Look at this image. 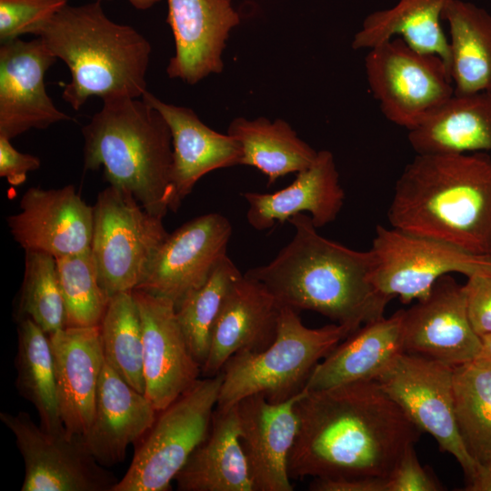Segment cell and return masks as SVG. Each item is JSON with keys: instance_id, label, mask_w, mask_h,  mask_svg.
I'll return each mask as SVG.
<instances>
[{"instance_id": "cell-21", "label": "cell", "mask_w": 491, "mask_h": 491, "mask_svg": "<svg viewBox=\"0 0 491 491\" xmlns=\"http://www.w3.org/2000/svg\"><path fill=\"white\" fill-rule=\"evenodd\" d=\"M60 416L68 436H85L95 417L105 364L100 326H65L48 336Z\"/></svg>"}, {"instance_id": "cell-41", "label": "cell", "mask_w": 491, "mask_h": 491, "mask_svg": "<svg viewBox=\"0 0 491 491\" xmlns=\"http://www.w3.org/2000/svg\"><path fill=\"white\" fill-rule=\"evenodd\" d=\"M311 491H386V479L380 477H316Z\"/></svg>"}, {"instance_id": "cell-17", "label": "cell", "mask_w": 491, "mask_h": 491, "mask_svg": "<svg viewBox=\"0 0 491 491\" xmlns=\"http://www.w3.org/2000/svg\"><path fill=\"white\" fill-rule=\"evenodd\" d=\"M6 222L25 251L56 258L90 248L94 208L72 185L48 190L31 187L20 200V212L7 216Z\"/></svg>"}, {"instance_id": "cell-29", "label": "cell", "mask_w": 491, "mask_h": 491, "mask_svg": "<svg viewBox=\"0 0 491 491\" xmlns=\"http://www.w3.org/2000/svg\"><path fill=\"white\" fill-rule=\"evenodd\" d=\"M442 19L449 26L454 95L491 92V15L473 3L452 0Z\"/></svg>"}, {"instance_id": "cell-11", "label": "cell", "mask_w": 491, "mask_h": 491, "mask_svg": "<svg viewBox=\"0 0 491 491\" xmlns=\"http://www.w3.org/2000/svg\"><path fill=\"white\" fill-rule=\"evenodd\" d=\"M375 380L422 433L430 434L442 452L456 458L468 481L477 464L456 420L454 366L403 352Z\"/></svg>"}, {"instance_id": "cell-7", "label": "cell", "mask_w": 491, "mask_h": 491, "mask_svg": "<svg viewBox=\"0 0 491 491\" xmlns=\"http://www.w3.org/2000/svg\"><path fill=\"white\" fill-rule=\"evenodd\" d=\"M222 373L200 378L167 407L138 441L130 466L111 491H167L195 448L207 436Z\"/></svg>"}, {"instance_id": "cell-12", "label": "cell", "mask_w": 491, "mask_h": 491, "mask_svg": "<svg viewBox=\"0 0 491 491\" xmlns=\"http://www.w3.org/2000/svg\"><path fill=\"white\" fill-rule=\"evenodd\" d=\"M0 419L14 434L23 457L22 491H111L117 483L91 454L84 436L47 433L24 411L1 412Z\"/></svg>"}, {"instance_id": "cell-25", "label": "cell", "mask_w": 491, "mask_h": 491, "mask_svg": "<svg viewBox=\"0 0 491 491\" xmlns=\"http://www.w3.org/2000/svg\"><path fill=\"white\" fill-rule=\"evenodd\" d=\"M404 309L366 323L341 341L313 370L307 391L375 380L404 351Z\"/></svg>"}, {"instance_id": "cell-32", "label": "cell", "mask_w": 491, "mask_h": 491, "mask_svg": "<svg viewBox=\"0 0 491 491\" xmlns=\"http://www.w3.org/2000/svg\"><path fill=\"white\" fill-rule=\"evenodd\" d=\"M455 415L477 465L491 461V366L477 360L454 366Z\"/></svg>"}, {"instance_id": "cell-37", "label": "cell", "mask_w": 491, "mask_h": 491, "mask_svg": "<svg viewBox=\"0 0 491 491\" xmlns=\"http://www.w3.org/2000/svg\"><path fill=\"white\" fill-rule=\"evenodd\" d=\"M67 0H0V41L32 34L64 7Z\"/></svg>"}, {"instance_id": "cell-33", "label": "cell", "mask_w": 491, "mask_h": 491, "mask_svg": "<svg viewBox=\"0 0 491 491\" xmlns=\"http://www.w3.org/2000/svg\"><path fill=\"white\" fill-rule=\"evenodd\" d=\"M99 326L105 362L128 385L145 394L142 326L133 291L111 296Z\"/></svg>"}, {"instance_id": "cell-2", "label": "cell", "mask_w": 491, "mask_h": 491, "mask_svg": "<svg viewBox=\"0 0 491 491\" xmlns=\"http://www.w3.org/2000/svg\"><path fill=\"white\" fill-rule=\"evenodd\" d=\"M288 222L291 241L268 264L245 275L261 282L282 306L318 313L353 333L384 317L392 297L373 285L371 250L357 251L321 235L311 217Z\"/></svg>"}, {"instance_id": "cell-8", "label": "cell", "mask_w": 491, "mask_h": 491, "mask_svg": "<svg viewBox=\"0 0 491 491\" xmlns=\"http://www.w3.org/2000/svg\"><path fill=\"white\" fill-rule=\"evenodd\" d=\"M94 208L91 251L99 281L110 296L135 290L166 240L163 218L147 212L129 193L102 190Z\"/></svg>"}, {"instance_id": "cell-5", "label": "cell", "mask_w": 491, "mask_h": 491, "mask_svg": "<svg viewBox=\"0 0 491 491\" xmlns=\"http://www.w3.org/2000/svg\"><path fill=\"white\" fill-rule=\"evenodd\" d=\"M82 127L85 170L131 194L150 214L176 211L171 181L173 140L164 116L141 98L105 99Z\"/></svg>"}, {"instance_id": "cell-30", "label": "cell", "mask_w": 491, "mask_h": 491, "mask_svg": "<svg viewBox=\"0 0 491 491\" xmlns=\"http://www.w3.org/2000/svg\"><path fill=\"white\" fill-rule=\"evenodd\" d=\"M227 134L241 145L240 165L258 169L267 177L268 185L282 176L309 167L318 152L280 118L272 122L266 117H236L231 121Z\"/></svg>"}, {"instance_id": "cell-42", "label": "cell", "mask_w": 491, "mask_h": 491, "mask_svg": "<svg viewBox=\"0 0 491 491\" xmlns=\"http://www.w3.org/2000/svg\"><path fill=\"white\" fill-rule=\"evenodd\" d=\"M466 490L491 491V461L477 465L474 476L466 481Z\"/></svg>"}, {"instance_id": "cell-34", "label": "cell", "mask_w": 491, "mask_h": 491, "mask_svg": "<svg viewBox=\"0 0 491 491\" xmlns=\"http://www.w3.org/2000/svg\"><path fill=\"white\" fill-rule=\"evenodd\" d=\"M242 275L226 256L206 282L175 307L185 338L201 367L207 357L213 329L226 295Z\"/></svg>"}, {"instance_id": "cell-35", "label": "cell", "mask_w": 491, "mask_h": 491, "mask_svg": "<svg viewBox=\"0 0 491 491\" xmlns=\"http://www.w3.org/2000/svg\"><path fill=\"white\" fill-rule=\"evenodd\" d=\"M56 265L65 306V326H100L111 296L100 284L91 248L56 257Z\"/></svg>"}, {"instance_id": "cell-26", "label": "cell", "mask_w": 491, "mask_h": 491, "mask_svg": "<svg viewBox=\"0 0 491 491\" xmlns=\"http://www.w3.org/2000/svg\"><path fill=\"white\" fill-rule=\"evenodd\" d=\"M175 481L180 491H255L240 443L236 405L215 408L207 436Z\"/></svg>"}, {"instance_id": "cell-40", "label": "cell", "mask_w": 491, "mask_h": 491, "mask_svg": "<svg viewBox=\"0 0 491 491\" xmlns=\"http://www.w3.org/2000/svg\"><path fill=\"white\" fill-rule=\"evenodd\" d=\"M41 165L38 157L16 150L10 139L0 136V176L5 177L12 185L25 182L27 174Z\"/></svg>"}, {"instance_id": "cell-20", "label": "cell", "mask_w": 491, "mask_h": 491, "mask_svg": "<svg viewBox=\"0 0 491 491\" xmlns=\"http://www.w3.org/2000/svg\"><path fill=\"white\" fill-rule=\"evenodd\" d=\"M282 306L258 280L245 274L235 280L214 326L202 377L221 373L237 353L266 348L276 338Z\"/></svg>"}, {"instance_id": "cell-28", "label": "cell", "mask_w": 491, "mask_h": 491, "mask_svg": "<svg viewBox=\"0 0 491 491\" xmlns=\"http://www.w3.org/2000/svg\"><path fill=\"white\" fill-rule=\"evenodd\" d=\"M452 0H399L363 21L352 41L355 50L371 49L400 35L410 47L438 55L449 70V43L441 26L443 12ZM450 73V71H449Z\"/></svg>"}, {"instance_id": "cell-36", "label": "cell", "mask_w": 491, "mask_h": 491, "mask_svg": "<svg viewBox=\"0 0 491 491\" xmlns=\"http://www.w3.org/2000/svg\"><path fill=\"white\" fill-rule=\"evenodd\" d=\"M32 319L48 336L65 327V306L56 258L25 251V274L18 303V319Z\"/></svg>"}, {"instance_id": "cell-44", "label": "cell", "mask_w": 491, "mask_h": 491, "mask_svg": "<svg viewBox=\"0 0 491 491\" xmlns=\"http://www.w3.org/2000/svg\"><path fill=\"white\" fill-rule=\"evenodd\" d=\"M102 1V0H95ZM161 0H128L129 4L137 10L145 11L155 5L158 4Z\"/></svg>"}, {"instance_id": "cell-1", "label": "cell", "mask_w": 491, "mask_h": 491, "mask_svg": "<svg viewBox=\"0 0 491 491\" xmlns=\"http://www.w3.org/2000/svg\"><path fill=\"white\" fill-rule=\"evenodd\" d=\"M289 476L387 478L422 431L376 380L304 390Z\"/></svg>"}, {"instance_id": "cell-24", "label": "cell", "mask_w": 491, "mask_h": 491, "mask_svg": "<svg viewBox=\"0 0 491 491\" xmlns=\"http://www.w3.org/2000/svg\"><path fill=\"white\" fill-rule=\"evenodd\" d=\"M157 413L145 394L128 385L105 361L95 417L85 442L99 464L114 466L125 459L128 446L152 427Z\"/></svg>"}, {"instance_id": "cell-38", "label": "cell", "mask_w": 491, "mask_h": 491, "mask_svg": "<svg viewBox=\"0 0 491 491\" xmlns=\"http://www.w3.org/2000/svg\"><path fill=\"white\" fill-rule=\"evenodd\" d=\"M443 487L416 456L414 446H409L386 478V491H438Z\"/></svg>"}, {"instance_id": "cell-15", "label": "cell", "mask_w": 491, "mask_h": 491, "mask_svg": "<svg viewBox=\"0 0 491 491\" xmlns=\"http://www.w3.org/2000/svg\"><path fill=\"white\" fill-rule=\"evenodd\" d=\"M143 335L145 396L157 412L167 407L202 377L178 323L175 304L133 290Z\"/></svg>"}, {"instance_id": "cell-39", "label": "cell", "mask_w": 491, "mask_h": 491, "mask_svg": "<svg viewBox=\"0 0 491 491\" xmlns=\"http://www.w3.org/2000/svg\"><path fill=\"white\" fill-rule=\"evenodd\" d=\"M464 287L473 329L480 337L491 335V276H471Z\"/></svg>"}, {"instance_id": "cell-3", "label": "cell", "mask_w": 491, "mask_h": 491, "mask_svg": "<svg viewBox=\"0 0 491 491\" xmlns=\"http://www.w3.org/2000/svg\"><path fill=\"white\" fill-rule=\"evenodd\" d=\"M392 227L491 256V156L416 154L396 180Z\"/></svg>"}, {"instance_id": "cell-22", "label": "cell", "mask_w": 491, "mask_h": 491, "mask_svg": "<svg viewBox=\"0 0 491 491\" xmlns=\"http://www.w3.org/2000/svg\"><path fill=\"white\" fill-rule=\"evenodd\" d=\"M242 196L248 204L247 222L258 231L305 212L316 228L323 227L336 220L345 201L334 155L325 149L285 188L274 193L246 192Z\"/></svg>"}, {"instance_id": "cell-14", "label": "cell", "mask_w": 491, "mask_h": 491, "mask_svg": "<svg viewBox=\"0 0 491 491\" xmlns=\"http://www.w3.org/2000/svg\"><path fill=\"white\" fill-rule=\"evenodd\" d=\"M404 351L452 366L477 359L481 337L469 320L464 285L439 278L430 294L404 309Z\"/></svg>"}, {"instance_id": "cell-10", "label": "cell", "mask_w": 491, "mask_h": 491, "mask_svg": "<svg viewBox=\"0 0 491 491\" xmlns=\"http://www.w3.org/2000/svg\"><path fill=\"white\" fill-rule=\"evenodd\" d=\"M365 68L383 115L408 131L454 95L444 61L436 55L413 49L400 37L369 49Z\"/></svg>"}, {"instance_id": "cell-16", "label": "cell", "mask_w": 491, "mask_h": 491, "mask_svg": "<svg viewBox=\"0 0 491 491\" xmlns=\"http://www.w3.org/2000/svg\"><path fill=\"white\" fill-rule=\"evenodd\" d=\"M57 60L40 37L16 38L0 45V136L45 129L72 118L47 95L45 75Z\"/></svg>"}, {"instance_id": "cell-4", "label": "cell", "mask_w": 491, "mask_h": 491, "mask_svg": "<svg viewBox=\"0 0 491 491\" xmlns=\"http://www.w3.org/2000/svg\"><path fill=\"white\" fill-rule=\"evenodd\" d=\"M32 35L67 65L62 98L79 110L88 98H141L152 47L136 29L111 20L100 1L66 4Z\"/></svg>"}, {"instance_id": "cell-6", "label": "cell", "mask_w": 491, "mask_h": 491, "mask_svg": "<svg viewBox=\"0 0 491 491\" xmlns=\"http://www.w3.org/2000/svg\"><path fill=\"white\" fill-rule=\"evenodd\" d=\"M352 333L336 323L307 327L298 311L283 306L275 340L264 350L237 353L225 364L216 408L228 409L256 394L272 403L289 400L305 390L316 365Z\"/></svg>"}, {"instance_id": "cell-13", "label": "cell", "mask_w": 491, "mask_h": 491, "mask_svg": "<svg viewBox=\"0 0 491 491\" xmlns=\"http://www.w3.org/2000/svg\"><path fill=\"white\" fill-rule=\"evenodd\" d=\"M232 232L230 221L218 213L185 223L169 234L135 289L167 298L176 307L227 256Z\"/></svg>"}, {"instance_id": "cell-23", "label": "cell", "mask_w": 491, "mask_h": 491, "mask_svg": "<svg viewBox=\"0 0 491 491\" xmlns=\"http://www.w3.org/2000/svg\"><path fill=\"white\" fill-rule=\"evenodd\" d=\"M142 99L164 116L171 130V181L177 209L202 176L216 169L240 165L242 147L235 138L213 130L189 107L165 103L149 91Z\"/></svg>"}, {"instance_id": "cell-27", "label": "cell", "mask_w": 491, "mask_h": 491, "mask_svg": "<svg viewBox=\"0 0 491 491\" xmlns=\"http://www.w3.org/2000/svg\"><path fill=\"white\" fill-rule=\"evenodd\" d=\"M416 154H491V92L453 95L408 131Z\"/></svg>"}, {"instance_id": "cell-19", "label": "cell", "mask_w": 491, "mask_h": 491, "mask_svg": "<svg viewBox=\"0 0 491 491\" xmlns=\"http://www.w3.org/2000/svg\"><path fill=\"white\" fill-rule=\"evenodd\" d=\"M167 5L175 45L168 76L195 85L221 73L226 41L241 20L233 0H167Z\"/></svg>"}, {"instance_id": "cell-43", "label": "cell", "mask_w": 491, "mask_h": 491, "mask_svg": "<svg viewBox=\"0 0 491 491\" xmlns=\"http://www.w3.org/2000/svg\"><path fill=\"white\" fill-rule=\"evenodd\" d=\"M481 340L482 348L476 360L491 366V335L482 336Z\"/></svg>"}, {"instance_id": "cell-9", "label": "cell", "mask_w": 491, "mask_h": 491, "mask_svg": "<svg viewBox=\"0 0 491 491\" xmlns=\"http://www.w3.org/2000/svg\"><path fill=\"white\" fill-rule=\"evenodd\" d=\"M371 281L382 294L403 304L426 298L436 281L458 273L491 276V256L448 243L377 225L370 248Z\"/></svg>"}, {"instance_id": "cell-31", "label": "cell", "mask_w": 491, "mask_h": 491, "mask_svg": "<svg viewBox=\"0 0 491 491\" xmlns=\"http://www.w3.org/2000/svg\"><path fill=\"white\" fill-rule=\"evenodd\" d=\"M15 387L35 408L39 426L50 434L66 433L60 416L49 336L32 319L17 325Z\"/></svg>"}, {"instance_id": "cell-18", "label": "cell", "mask_w": 491, "mask_h": 491, "mask_svg": "<svg viewBox=\"0 0 491 491\" xmlns=\"http://www.w3.org/2000/svg\"><path fill=\"white\" fill-rule=\"evenodd\" d=\"M303 392L282 403L256 394L236 404L240 443L255 491L294 489L288 462L299 426L296 403Z\"/></svg>"}]
</instances>
